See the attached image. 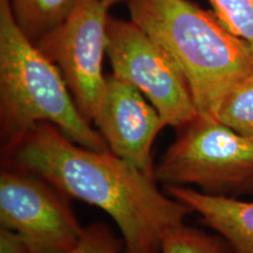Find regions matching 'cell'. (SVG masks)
<instances>
[{
  "mask_svg": "<svg viewBox=\"0 0 253 253\" xmlns=\"http://www.w3.org/2000/svg\"><path fill=\"white\" fill-rule=\"evenodd\" d=\"M5 154L15 169L108 213L121 231L125 253H161L164 236L192 212L164 196L153 177L110 150L75 143L50 123L32 126L5 147Z\"/></svg>",
  "mask_w": 253,
  "mask_h": 253,
  "instance_id": "1",
  "label": "cell"
},
{
  "mask_svg": "<svg viewBox=\"0 0 253 253\" xmlns=\"http://www.w3.org/2000/svg\"><path fill=\"white\" fill-rule=\"evenodd\" d=\"M130 19L169 53L199 115L216 120L224 97L253 73V49L214 12L190 0H126Z\"/></svg>",
  "mask_w": 253,
  "mask_h": 253,
  "instance_id": "2",
  "label": "cell"
},
{
  "mask_svg": "<svg viewBox=\"0 0 253 253\" xmlns=\"http://www.w3.org/2000/svg\"><path fill=\"white\" fill-rule=\"evenodd\" d=\"M0 121L4 148L47 122L82 147L109 150L79 110L55 63L19 27L9 0H0Z\"/></svg>",
  "mask_w": 253,
  "mask_h": 253,
  "instance_id": "3",
  "label": "cell"
},
{
  "mask_svg": "<svg viewBox=\"0 0 253 253\" xmlns=\"http://www.w3.org/2000/svg\"><path fill=\"white\" fill-rule=\"evenodd\" d=\"M176 140L156 166V182L197 185L225 196L253 190V141L213 119L197 116L177 129Z\"/></svg>",
  "mask_w": 253,
  "mask_h": 253,
  "instance_id": "4",
  "label": "cell"
},
{
  "mask_svg": "<svg viewBox=\"0 0 253 253\" xmlns=\"http://www.w3.org/2000/svg\"><path fill=\"white\" fill-rule=\"evenodd\" d=\"M106 55L114 77L137 88L167 126L178 129L199 116L181 69L131 19L126 21L109 17Z\"/></svg>",
  "mask_w": 253,
  "mask_h": 253,
  "instance_id": "5",
  "label": "cell"
},
{
  "mask_svg": "<svg viewBox=\"0 0 253 253\" xmlns=\"http://www.w3.org/2000/svg\"><path fill=\"white\" fill-rule=\"evenodd\" d=\"M121 0H77L67 19L36 45L61 72L82 115L94 122L107 78L102 72L109 9Z\"/></svg>",
  "mask_w": 253,
  "mask_h": 253,
  "instance_id": "6",
  "label": "cell"
},
{
  "mask_svg": "<svg viewBox=\"0 0 253 253\" xmlns=\"http://www.w3.org/2000/svg\"><path fill=\"white\" fill-rule=\"evenodd\" d=\"M66 196L33 173L6 169L0 176V223L14 231L32 253H61L78 244L84 229Z\"/></svg>",
  "mask_w": 253,
  "mask_h": 253,
  "instance_id": "7",
  "label": "cell"
},
{
  "mask_svg": "<svg viewBox=\"0 0 253 253\" xmlns=\"http://www.w3.org/2000/svg\"><path fill=\"white\" fill-rule=\"evenodd\" d=\"M145 99L137 88L112 74L93 123L114 155L155 178L151 148L167 125Z\"/></svg>",
  "mask_w": 253,
  "mask_h": 253,
  "instance_id": "8",
  "label": "cell"
},
{
  "mask_svg": "<svg viewBox=\"0 0 253 253\" xmlns=\"http://www.w3.org/2000/svg\"><path fill=\"white\" fill-rule=\"evenodd\" d=\"M166 190L192 212L201 214L235 253H253V202L205 194L178 185H167Z\"/></svg>",
  "mask_w": 253,
  "mask_h": 253,
  "instance_id": "9",
  "label": "cell"
},
{
  "mask_svg": "<svg viewBox=\"0 0 253 253\" xmlns=\"http://www.w3.org/2000/svg\"><path fill=\"white\" fill-rule=\"evenodd\" d=\"M19 27L36 42L67 19L77 0H9Z\"/></svg>",
  "mask_w": 253,
  "mask_h": 253,
  "instance_id": "10",
  "label": "cell"
},
{
  "mask_svg": "<svg viewBox=\"0 0 253 253\" xmlns=\"http://www.w3.org/2000/svg\"><path fill=\"white\" fill-rule=\"evenodd\" d=\"M216 120L253 141V73L227 93Z\"/></svg>",
  "mask_w": 253,
  "mask_h": 253,
  "instance_id": "11",
  "label": "cell"
},
{
  "mask_svg": "<svg viewBox=\"0 0 253 253\" xmlns=\"http://www.w3.org/2000/svg\"><path fill=\"white\" fill-rule=\"evenodd\" d=\"M161 253H235L221 236H212L184 224L164 236Z\"/></svg>",
  "mask_w": 253,
  "mask_h": 253,
  "instance_id": "12",
  "label": "cell"
},
{
  "mask_svg": "<svg viewBox=\"0 0 253 253\" xmlns=\"http://www.w3.org/2000/svg\"><path fill=\"white\" fill-rule=\"evenodd\" d=\"M212 11L227 30L253 49V0H209Z\"/></svg>",
  "mask_w": 253,
  "mask_h": 253,
  "instance_id": "13",
  "label": "cell"
},
{
  "mask_svg": "<svg viewBox=\"0 0 253 253\" xmlns=\"http://www.w3.org/2000/svg\"><path fill=\"white\" fill-rule=\"evenodd\" d=\"M121 243L104 224H93L84 229L74 248L61 253H121Z\"/></svg>",
  "mask_w": 253,
  "mask_h": 253,
  "instance_id": "14",
  "label": "cell"
},
{
  "mask_svg": "<svg viewBox=\"0 0 253 253\" xmlns=\"http://www.w3.org/2000/svg\"><path fill=\"white\" fill-rule=\"evenodd\" d=\"M0 253H32L30 246L14 231L0 229Z\"/></svg>",
  "mask_w": 253,
  "mask_h": 253,
  "instance_id": "15",
  "label": "cell"
}]
</instances>
